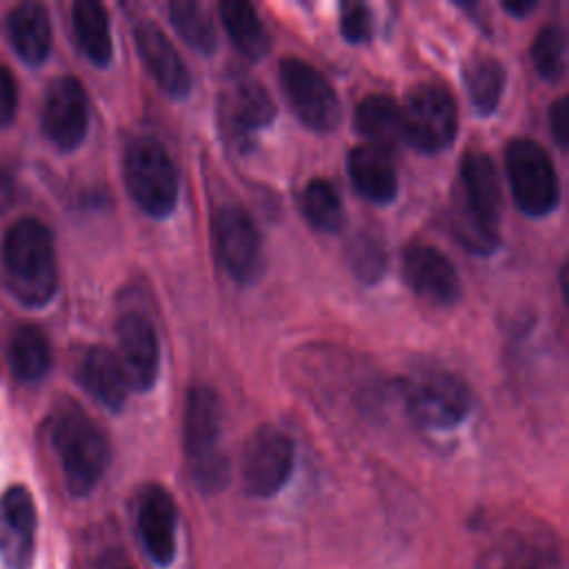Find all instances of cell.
Masks as SVG:
<instances>
[{
	"label": "cell",
	"mask_w": 569,
	"mask_h": 569,
	"mask_svg": "<svg viewBox=\"0 0 569 569\" xmlns=\"http://www.w3.org/2000/svg\"><path fill=\"white\" fill-rule=\"evenodd\" d=\"M78 382L109 411H120L127 402V378L122 367L104 347H89L78 362Z\"/></svg>",
	"instance_id": "cell-20"
},
{
	"label": "cell",
	"mask_w": 569,
	"mask_h": 569,
	"mask_svg": "<svg viewBox=\"0 0 569 569\" xmlns=\"http://www.w3.org/2000/svg\"><path fill=\"white\" fill-rule=\"evenodd\" d=\"M42 131L60 151H73L89 131V100L82 82L73 76L56 78L42 102Z\"/></svg>",
	"instance_id": "cell-12"
},
{
	"label": "cell",
	"mask_w": 569,
	"mask_h": 569,
	"mask_svg": "<svg viewBox=\"0 0 569 569\" xmlns=\"http://www.w3.org/2000/svg\"><path fill=\"white\" fill-rule=\"evenodd\" d=\"M7 362L13 376L22 382L44 378L51 367V349L44 333L33 325H20L9 336Z\"/></svg>",
	"instance_id": "cell-24"
},
{
	"label": "cell",
	"mask_w": 569,
	"mask_h": 569,
	"mask_svg": "<svg viewBox=\"0 0 569 569\" xmlns=\"http://www.w3.org/2000/svg\"><path fill=\"white\" fill-rule=\"evenodd\" d=\"M13 198H16V182L11 173L4 167H0V213L13 204Z\"/></svg>",
	"instance_id": "cell-34"
},
{
	"label": "cell",
	"mask_w": 569,
	"mask_h": 569,
	"mask_svg": "<svg viewBox=\"0 0 569 569\" xmlns=\"http://www.w3.org/2000/svg\"><path fill=\"white\" fill-rule=\"evenodd\" d=\"M38 511L27 487L13 485L0 496V558L9 569H29L36 551Z\"/></svg>",
	"instance_id": "cell-15"
},
{
	"label": "cell",
	"mask_w": 569,
	"mask_h": 569,
	"mask_svg": "<svg viewBox=\"0 0 569 569\" xmlns=\"http://www.w3.org/2000/svg\"><path fill=\"white\" fill-rule=\"evenodd\" d=\"M347 169L353 189L369 202L387 204L398 193L396 167L389 151L373 144H358L349 151Z\"/></svg>",
	"instance_id": "cell-19"
},
{
	"label": "cell",
	"mask_w": 569,
	"mask_h": 569,
	"mask_svg": "<svg viewBox=\"0 0 569 569\" xmlns=\"http://www.w3.org/2000/svg\"><path fill=\"white\" fill-rule=\"evenodd\" d=\"M340 31L349 42H365L371 38V11L362 2H347L340 11Z\"/></svg>",
	"instance_id": "cell-31"
},
{
	"label": "cell",
	"mask_w": 569,
	"mask_h": 569,
	"mask_svg": "<svg viewBox=\"0 0 569 569\" xmlns=\"http://www.w3.org/2000/svg\"><path fill=\"white\" fill-rule=\"evenodd\" d=\"M133 40L156 84L171 98L187 96L191 89L189 69L164 31L151 20H140L133 29Z\"/></svg>",
	"instance_id": "cell-17"
},
{
	"label": "cell",
	"mask_w": 569,
	"mask_h": 569,
	"mask_svg": "<svg viewBox=\"0 0 569 569\" xmlns=\"http://www.w3.org/2000/svg\"><path fill=\"white\" fill-rule=\"evenodd\" d=\"M402 396L411 418L429 429H451L471 409L467 385L451 371L422 367L402 380Z\"/></svg>",
	"instance_id": "cell-7"
},
{
	"label": "cell",
	"mask_w": 569,
	"mask_h": 569,
	"mask_svg": "<svg viewBox=\"0 0 569 569\" xmlns=\"http://www.w3.org/2000/svg\"><path fill=\"white\" fill-rule=\"evenodd\" d=\"M513 202L525 216L542 218L558 207L560 182L547 149L531 138H513L505 151Z\"/></svg>",
	"instance_id": "cell-6"
},
{
	"label": "cell",
	"mask_w": 569,
	"mask_h": 569,
	"mask_svg": "<svg viewBox=\"0 0 569 569\" xmlns=\"http://www.w3.org/2000/svg\"><path fill=\"white\" fill-rule=\"evenodd\" d=\"M49 440L58 456L67 491L76 498L91 493L111 462V447L102 429L76 402L56 407Z\"/></svg>",
	"instance_id": "cell-2"
},
{
	"label": "cell",
	"mask_w": 569,
	"mask_h": 569,
	"mask_svg": "<svg viewBox=\"0 0 569 569\" xmlns=\"http://www.w3.org/2000/svg\"><path fill=\"white\" fill-rule=\"evenodd\" d=\"M296 445L291 436L273 425L258 427L242 449V487L253 498L276 496L291 478Z\"/></svg>",
	"instance_id": "cell-9"
},
{
	"label": "cell",
	"mask_w": 569,
	"mask_h": 569,
	"mask_svg": "<svg viewBox=\"0 0 569 569\" xmlns=\"http://www.w3.org/2000/svg\"><path fill=\"white\" fill-rule=\"evenodd\" d=\"M118 362L127 385L136 391L153 387L160 369V347L151 320L140 311H127L116 325Z\"/></svg>",
	"instance_id": "cell-14"
},
{
	"label": "cell",
	"mask_w": 569,
	"mask_h": 569,
	"mask_svg": "<svg viewBox=\"0 0 569 569\" xmlns=\"http://www.w3.org/2000/svg\"><path fill=\"white\" fill-rule=\"evenodd\" d=\"M280 84L282 91L300 118L313 131H331L340 120V100L329 78L311 62L287 56L280 60Z\"/></svg>",
	"instance_id": "cell-10"
},
{
	"label": "cell",
	"mask_w": 569,
	"mask_h": 569,
	"mask_svg": "<svg viewBox=\"0 0 569 569\" xmlns=\"http://www.w3.org/2000/svg\"><path fill=\"white\" fill-rule=\"evenodd\" d=\"M73 36L82 53L98 67H107L113 58L109 13L98 0H78L71 11Z\"/></svg>",
	"instance_id": "cell-23"
},
{
	"label": "cell",
	"mask_w": 569,
	"mask_h": 569,
	"mask_svg": "<svg viewBox=\"0 0 569 569\" xmlns=\"http://www.w3.org/2000/svg\"><path fill=\"white\" fill-rule=\"evenodd\" d=\"M218 9L233 44L251 60L262 58L269 49V36L256 7L244 0H222Z\"/></svg>",
	"instance_id": "cell-26"
},
{
	"label": "cell",
	"mask_w": 569,
	"mask_h": 569,
	"mask_svg": "<svg viewBox=\"0 0 569 569\" xmlns=\"http://www.w3.org/2000/svg\"><path fill=\"white\" fill-rule=\"evenodd\" d=\"M402 276L409 289L429 305H453L462 291L453 262L440 249L427 242H411L405 247Z\"/></svg>",
	"instance_id": "cell-13"
},
{
	"label": "cell",
	"mask_w": 569,
	"mask_h": 569,
	"mask_svg": "<svg viewBox=\"0 0 569 569\" xmlns=\"http://www.w3.org/2000/svg\"><path fill=\"white\" fill-rule=\"evenodd\" d=\"M567 98H558L549 104V129L560 147H567Z\"/></svg>",
	"instance_id": "cell-33"
},
{
	"label": "cell",
	"mask_w": 569,
	"mask_h": 569,
	"mask_svg": "<svg viewBox=\"0 0 569 569\" xmlns=\"http://www.w3.org/2000/svg\"><path fill=\"white\" fill-rule=\"evenodd\" d=\"M347 260L353 276L365 284H376L387 271L385 244L369 231H360L349 240Z\"/></svg>",
	"instance_id": "cell-30"
},
{
	"label": "cell",
	"mask_w": 569,
	"mask_h": 569,
	"mask_svg": "<svg viewBox=\"0 0 569 569\" xmlns=\"http://www.w3.org/2000/svg\"><path fill=\"white\" fill-rule=\"evenodd\" d=\"M531 62L540 78L556 82L567 69V38L558 22L545 24L531 42Z\"/></svg>",
	"instance_id": "cell-29"
},
{
	"label": "cell",
	"mask_w": 569,
	"mask_h": 569,
	"mask_svg": "<svg viewBox=\"0 0 569 569\" xmlns=\"http://www.w3.org/2000/svg\"><path fill=\"white\" fill-rule=\"evenodd\" d=\"M462 78L476 111L480 116L493 113L500 104L507 80L502 62L487 53H473L462 67Z\"/></svg>",
	"instance_id": "cell-25"
},
{
	"label": "cell",
	"mask_w": 569,
	"mask_h": 569,
	"mask_svg": "<svg viewBox=\"0 0 569 569\" xmlns=\"http://www.w3.org/2000/svg\"><path fill=\"white\" fill-rule=\"evenodd\" d=\"M302 216L311 227L336 233L345 227V209L336 187L325 178H311L300 193Z\"/></svg>",
	"instance_id": "cell-27"
},
{
	"label": "cell",
	"mask_w": 569,
	"mask_h": 569,
	"mask_svg": "<svg viewBox=\"0 0 569 569\" xmlns=\"http://www.w3.org/2000/svg\"><path fill=\"white\" fill-rule=\"evenodd\" d=\"M169 20L189 47L202 53H211L216 49V29L207 9L200 2L173 0L169 4Z\"/></svg>",
	"instance_id": "cell-28"
},
{
	"label": "cell",
	"mask_w": 569,
	"mask_h": 569,
	"mask_svg": "<svg viewBox=\"0 0 569 569\" xmlns=\"http://www.w3.org/2000/svg\"><path fill=\"white\" fill-rule=\"evenodd\" d=\"M2 260L13 298L31 309L44 307L58 291V260L49 227L38 218H18L4 233Z\"/></svg>",
	"instance_id": "cell-1"
},
{
	"label": "cell",
	"mask_w": 569,
	"mask_h": 569,
	"mask_svg": "<svg viewBox=\"0 0 569 569\" xmlns=\"http://www.w3.org/2000/svg\"><path fill=\"white\" fill-rule=\"evenodd\" d=\"M402 111L405 140L425 153L447 149L458 131V107L451 91L436 82H420L407 91Z\"/></svg>",
	"instance_id": "cell-8"
},
{
	"label": "cell",
	"mask_w": 569,
	"mask_h": 569,
	"mask_svg": "<svg viewBox=\"0 0 569 569\" xmlns=\"http://www.w3.org/2000/svg\"><path fill=\"white\" fill-rule=\"evenodd\" d=\"M124 184L136 204L153 216L164 218L178 202V171L167 147L153 136H138L124 149Z\"/></svg>",
	"instance_id": "cell-5"
},
{
	"label": "cell",
	"mask_w": 569,
	"mask_h": 569,
	"mask_svg": "<svg viewBox=\"0 0 569 569\" xmlns=\"http://www.w3.org/2000/svg\"><path fill=\"white\" fill-rule=\"evenodd\" d=\"M7 31L16 53L29 62L40 64L51 51V20L40 2H20L7 16Z\"/></svg>",
	"instance_id": "cell-21"
},
{
	"label": "cell",
	"mask_w": 569,
	"mask_h": 569,
	"mask_svg": "<svg viewBox=\"0 0 569 569\" xmlns=\"http://www.w3.org/2000/svg\"><path fill=\"white\" fill-rule=\"evenodd\" d=\"M356 129L378 149H393L405 140L400 104L385 93H369L356 107Z\"/></svg>",
	"instance_id": "cell-22"
},
{
	"label": "cell",
	"mask_w": 569,
	"mask_h": 569,
	"mask_svg": "<svg viewBox=\"0 0 569 569\" xmlns=\"http://www.w3.org/2000/svg\"><path fill=\"white\" fill-rule=\"evenodd\" d=\"M500 182L491 158L471 149L460 160V198L451 213L456 238L478 256H489L500 244Z\"/></svg>",
	"instance_id": "cell-3"
},
{
	"label": "cell",
	"mask_w": 569,
	"mask_h": 569,
	"mask_svg": "<svg viewBox=\"0 0 569 569\" xmlns=\"http://www.w3.org/2000/svg\"><path fill=\"white\" fill-rule=\"evenodd\" d=\"M136 525L151 562L158 567H169L178 549V507L173 496L162 485H147L140 491Z\"/></svg>",
	"instance_id": "cell-16"
},
{
	"label": "cell",
	"mask_w": 569,
	"mask_h": 569,
	"mask_svg": "<svg viewBox=\"0 0 569 569\" xmlns=\"http://www.w3.org/2000/svg\"><path fill=\"white\" fill-rule=\"evenodd\" d=\"M18 107V84L7 67H0V129L7 127Z\"/></svg>",
	"instance_id": "cell-32"
},
{
	"label": "cell",
	"mask_w": 569,
	"mask_h": 569,
	"mask_svg": "<svg viewBox=\"0 0 569 569\" xmlns=\"http://www.w3.org/2000/svg\"><path fill=\"white\" fill-rule=\"evenodd\" d=\"M220 429L222 405L218 393L209 385H191L184 402V449L193 480L204 491H218L229 476L227 458L218 447Z\"/></svg>",
	"instance_id": "cell-4"
},
{
	"label": "cell",
	"mask_w": 569,
	"mask_h": 569,
	"mask_svg": "<svg viewBox=\"0 0 569 569\" xmlns=\"http://www.w3.org/2000/svg\"><path fill=\"white\" fill-rule=\"evenodd\" d=\"M502 7H505V11L522 18L536 7V0H513V2H502Z\"/></svg>",
	"instance_id": "cell-35"
},
{
	"label": "cell",
	"mask_w": 569,
	"mask_h": 569,
	"mask_svg": "<svg viewBox=\"0 0 569 569\" xmlns=\"http://www.w3.org/2000/svg\"><path fill=\"white\" fill-rule=\"evenodd\" d=\"M222 116L233 136H249L276 118V102L253 78L236 80L222 98Z\"/></svg>",
	"instance_id": "cell-18"
},
{
	"label": "cell",
	"mask_w": 569,
	"mask_h": 569,
	"mask_svg": "<svg viewBox=\"0 0 569 569\" xmlns=\"http://www.w3.org/2000/svg\"><path fill=\"white\" fill-rule=\"evenodd\" d=\"M220 262L238 282H251L262 269V242L253 218L238 204L220 207L211 218Z\"/></svg>",
	"instance_id": "cell-11"
}]
</instances>
